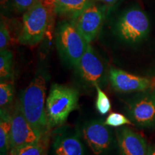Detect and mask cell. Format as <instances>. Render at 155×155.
Returning <instances> with one entry per match:
<instances>
[{"mask_svg": "<svg viewBox=\"0 0 155 155\" xmlns=\"http://www.w3.org/2000/svg\"><path fill=\"white\" fill-rule=\"evenodd\" d=\"M47 81V75L44 73H37L23 91L19 99L25 117L35 129L45 135L50 129L45 104Z\"/></svg>", "mask_w": 155, "mask_h": 155, "instance_id": "6da1fadb", "label": "cell"}, {"mask_svg": "<svg viewBox=\"0 0 155 155\" xmlns=\"http://www.w3.org/2000/svg\"><path fill=\"white\" fill-rule=\"evenodd\" d=\"M79 91L73 87L53 84L46 98L45 111L50 128L59 127L78 108Z\"/></svg>", "mask_w": 155, "mask_h": 155, "instance_id": "7a4b0ae2", "label": "cell"}, {"mask_svg": "<svg viewBox=\"0 0 155 155\" xmlns=\"http://www.w3.org/2000/svg\"><path fill=\"white\" fill-rule=\"evenodd\" d=\"M49 12L41 0H38L22 17V27L18 42L24 45H35L43 39L49 23Z\"/></svg>", "mask_w": 155, "mask_h": 155, "instance_id": "3957f363", "label": "cell"}, {"mask_svg": "<svg viewBox=\"0 0 155 155\" xmlns=\"http://www.w3.org/2000/svg\"><path fill=\"white\" fill-rule=\"evenodd\" d=\"M89 43L73 23L63 22L56 32V45L62 59L75 67Z\"/></svg>", "mask_w": 155, "mask_h": 155, "instance_id": "277c9868", "label": "cell"}, {"mask_svg": "<svg viewBox=\"0 0 155 155\" xmlns=\"http://www.w3.org/2000/svg\"><path fill=\"white\" fill-rule=\"evenodd\" d=\"M12 114L9 154L20 147L43 142L45 134L29 123L23 114L19 101L17 102Z\"/></svg>", "mask_w": 155, "mask_h": 155, "instance_id": "5b68a950", "label": "cell"}, {"mask_svg": "<svg viewBox=\"0 0 155 155\" xmlns=\"http://www.w3.org/2000/svg\"><path fill=\"white\" fill-rule=\"evenodd\" d=\"M117 30L122 40L129 42H139L148 34L150 21L141 9H131L120 18Z\"/></svg>", "mask_w": 155, "mask_h": 155, "instance_id": "8992f818", "label": "cell"}, {"mask_svg": "<svg viewBox=\"0 0 155 155\" xmlns=\"http://www.w3.org/2000/svg\"><path fill=\"white\" fill-rule=\"evenodd\" d=\"M75 72L80 80L86 85L101 87L105 79V68L102 61L95 53L90 43L75 67Z\"/></svg>", "mask_w": 155, "mask_h": 155, "instance_id": "52a82bcc", "label": "cell"}, {"mask_svg": "<svg viewBox=\"0 0 155 155\" xmlns=\"http://www.w3.org/2000/svg\"><path fill=\"white\" fill-rule=\"evenodd\" d=\"M103 120L95 119L87 122L83 127V137L93 153L101 155L108 152L114 142L113 134Z\"/></svg>", "mask_w": 155, "mask_h": 155, "instance_id": "ba28073f", "label": "cell"}, {"mask_svg": "<svg viewBox=\"0 0 155 155\" xmlns=\"http://www.w3.org/2000/svg\"><path fill=\"white\" fill-rule=\"evenodd\" d=\"M127 113L137 127L143 129L155 127V92L134 98L128 104Z\"/></svg>", "mask_w": 155, "mask_h": 155, "instance_id": "9c48e42d", "label": "cell"}, {"mask_svg": "<svg viewBox=\"0 0 155 155\" xmlns=\"http://www.w3.org/2000/svg\"><path fill=\"white\" fill-rule=\"evenodd\" d=\"M104 12L98 6H87L75 15L73 25L88 43H91L100 32L104 22Z\"/></svg>", "mask_w": 155, "mask_h": 155, "instance_id": "30bf717a", "label": "cell"}, {"mask_svg": "<svg viewBox=\"0 0 155 155\" xmlns=\"http://www.w3.org/2000/svg\"><path fill=\"white\" fill-rule=\"evenodd\" d=\"M109 81L116 91L123 94L142 92L152 86V80L111 68L109 71Z\"/></svg>", "mask_w": 155, "mask_h": 155, "instance_id": "8fae6325", "label": "cell"}, {"mask_svg": "<svg viewBox=\"0 0 155 155\" xmlns=\"http://www.w3.org/2000/svg\"><path fill=\"white\" fill-rule=\"evenodd\" d=\"M117 141L121 155H147L146 139L128 127H121L117 131Z\"/></svg>", "mask_w": 155, "mask_h": 155, "instance_id": "7c38bea8", "label": "cell"}, {"mask_svg": "<svg viewBox=\"0 0 155 155\" xmlns=\"http://www.w3.org/2000/svg\"><path fill=\"white\" fill-rule=\"evenodd\" d=\"M53 155H85V147L76 132H59L54 137Z\"/></svg>", "mask_w": 155, "mask_h": 155, "instance_id": "4fadbf2b", "label": "cell"}, {"mask_svg": "<svg viewBox=\"0 0 155 155\" xmlns=\"http://www.w3.org/2000/svg\"><path fill=\"white\" fill-rule=\"evenodd\" d=\"M12 114L7 108L0 109V155H9Z\"/></svg>", "mask_w": 155, "mask_h": 155, "instance_id": "5bb4252c", "label": "cell"}, {"mask_svg": "<svg viewBox=\"0 0 155 155\" xmlns=\"http://www.w3.org/2000/svg\"><path fill=\"white\" fill-rule=\"evenodd\" d=\"M56 9L61 12L76 15L88 6L89 0H52Z\"/></svg>", "mask_w": 155, "mask_h": 155, "instance_id": "9a60e30c", "label": "cell"}, {"mask_svg": "<svg viewBox=\"0 0 155 155\" xmlns=\"http://www.w3.org/2000/svg\"><path fill=\"white\" fill-rule=\"evenodd\" d=\"M13 75V54L5 49L0 52V80L9 81Z\"/></svg>", "mask_w": 155, "mask_h": 155, "instance_id": "2e32d148", "label": "cell"}, {"mask_svg": "<svg viewBox=\"0 0 155 155\" xmlns=\"http://www.w3.org/2000/svg\"><path fill=\"white\" fill-rule=\"evenodd\" d=\"M14 97V87L7 81H1L0 83V107L7 108L12 103Z\"/></svg>", "mask_w": 155, "mask_h": 155, "instance_id": "e0dca14e", "label": "cell"}, {"mask_svg": "<svg viewBox=\"0 0 155 155\" xmlns=\"http://www.w3.org/2000/svg\"><path fill=\"white\" fill-rule=\"evenodd\" d=\"M97 91V99L96 107L98 113L101 115H106L111 111V104L109 98L105 93L102 91L101 87L98 85L95 86Z\"/></svg>", "mask_w": 155, "mask_h": 155, "instance_id": "ac0fdd59", "label": "cell"}, {"mask_svg": "<svg viewBox=\"0 0 155 155\" xmlns=\"http://www.w3.org/2000/svg\"><path fill=\"white\" fill-rule=\"evenodd\" d=\"M45 146L43 142L35 144H28L17 148L9 155H43Z\"/></svg>", "mask_w": 155, "mask_h": 155, "instance_id": "d6986e66", "label": "cell"}, {"mask_svg": "<svg viewBox=\"0 0 155 155\" xmlns=\"http://www.w3.org/2000/svg\"><path fill=\"white\" fill-rule=\"evenodd\" d=\"M104 124L106 126L112 127H119L126 124H131V120L128 119L124 115L119 113H111L109 114Z\"/></svg>", "mask_w": 155, "mask_h": 155, "instance_id": "ffe728a7", "label": "cell"}, {"mask_svg": "<svg viewBox=\"0 0 155 155\" xmlns=\"http://www.w3.org/2000/svg\"><path fill=\"white\" fill-rule=\"evenodd\" d=\"M10 35L7 27L2 21L0 27V51L7 49V47L10 42Z\"/></svg>", "mask_w": 155, "mask_h": 155, "instance_id": "44dd1931", "label": "cell"}, {"mask_svg": "<svg viewBox=\"0 0 155 155\" xmlns=\"http://www.w3.org/2000/svg\"><path fill=\"white\" fill-rule=\"evenodd\" d=\"M38 0H12V7L19 12H26Z\"/></svg>", "mask_w": 155, "mask_h": 155, "instance_id": "7402d4cb", "label": "cell"}, {"mask_svg": "<svg viewBox=\"0 0 155 155\" xmlns=\"http://www.w3.org/2000/svg\"><path fill=\"white\" fill-rule=\"evenodd\" d=\"M1 10L2 12L5 14V13H9L11 9L13 8L12 0H1Z\"/></svg>", "mask_w": 155, "mask_h": 155, "instance_id": "603a6c76", "label": "cell"}, {"mask_svg": "<svg viewBox=\"0 0 155 155\" xmlns=\"http://www.w3.org/2000/svg\"><path fill=\"white\" fill-rule=\"evenodd\" d=\"M147 155H155V144H151L149 146Z\"/></svg>", "mask_w": 155, "mask_h": 155, "instance_id": "cb8c5ba5", "label": "cell"}, {"mask_svg": "<svg viewBox=\"0 0 155 155\" xmlns=\"http://www.w3.org/2000/svg\"><path fill=\"white\" fill-rule=\"evenodd\" d=\"M97 1L101 2H104L105 4H114L118 0H97Z\"/></svg>", "mask_w": 155, "mask_h": 155, "instance_id": "d4e9b609", "label": "cell"}]
</instances>
